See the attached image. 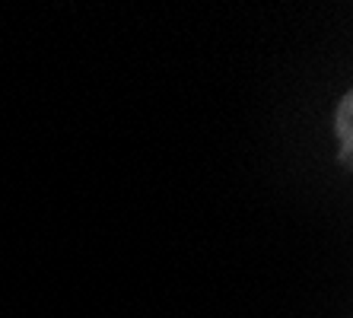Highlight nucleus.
<instances>
[{
	"instance_id": "f257e3e1",
	"label": "nucleus",
	"mask_w": 353,
	"mask_h": 318,
	"mask_svg": "<svg viewBox=\"0 0 353 318\" xmlns=\"http://www.w3.org/2000/svg\"><path fill=\"white\" fill-rule=\"evenodd\" d=\"M334 128H337V140H341V163H344V169H350L353 166V92L350 90L337 102Z\"/></svg>"
}]
</instances>
